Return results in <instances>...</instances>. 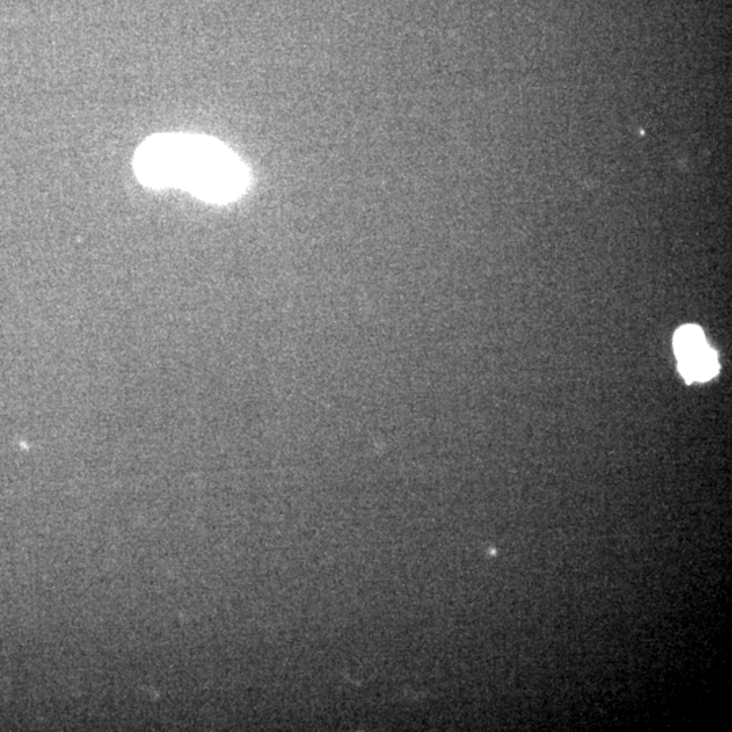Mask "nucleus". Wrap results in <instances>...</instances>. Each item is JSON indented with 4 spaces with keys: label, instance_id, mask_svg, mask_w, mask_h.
<instances>
[{
    "label": "nucleus",
    "instance_id": "obj_1",
    "mask_svg": "<svg viewBox=\"0 0 732 732\" xmlns=\"http://www.w3.org/2000/svg\"><path fill=\"white\" fill-rule=\"evenodd\" d=\"M141 181L179 186L212 202L235 200L246 192L250 175L234 151L220 141L192 135H163L148 140L136 156Z\"/></svg>",
    "mask_w": 732,
    "mask_h": 732
},
{
    "label": "nucleus",
    "instance_id": "obj_2",
    "mask_svg": "<svg viewBox=\"0 0 732 732\" xmlns=\"http://www.w3.org/2000/svg\"><path fill=\"white\" fill-rule=\"evenodd\" d=\"M678 369L688 383H703L718 375V356L711 348H705L678 360Z\"/></svg>",
    "mask_w": 732,
    "mask_h": 732
},
{
    "label": "nucleus",
    "instance_id": "obj_3",
    "mask_svg": "<svg viewBox=\"0 0 732 732\" xmlns=\"http://www.w3.org/2000/svg\"><path fill=\"white\" fill-rule=\"evenodd\" d=\"M673 346L674 353H676L678 360H680V358L690 356V354L708 348V343L700 327L695 326V324H688V326L681 327L680 330H677L676 335H674Z\"/></svg>",
    "mask_w": 732,
    "mask_h": 732
}]
</instances>
